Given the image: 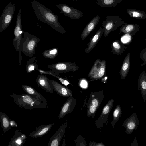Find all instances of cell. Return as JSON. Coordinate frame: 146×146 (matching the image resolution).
I'll return each instance as SVG.
<instances>
[{
  "instance_id": "3957f363",
  "label": "cell",
  "mask_w": 146,
  "mask_h": 146,
  "mask_svg": "<svg viewBox=\"0 0 146 146\" xmlns=\"http://www.w3.org/2000/svg\"><path fill=\"white\" fill-rule=\"evenodd\" d=\"M24 36L21 42L20 49L21 52L29 57H31L35 54L36 48L38 47V43L40 39L28 32L24 31Z\"/></svg>"
},
{
  "instance_id": "52a82bcc",
  "label": "cell",
  "mask_w": 146,
  "mask_h": 146,
  "mask_svg": "<svg viewBox=\"0 0 146 146\" xmlns=\"http://www.w3.org/2000/svg\"><path fill=\"white\" fill-rule=\"evenodd\" d=\"M15 10L14 4L10 2L3 10L0 19V32L6 29L11 23Z\"/></svg>"
},
{
  "instance_id": "74e56055",
  "label": "cell",
  "mask_w": 146,
  "mask_h": 146,
  "mask_svg": "<svg viewBox=\"0 0 146 146\" xmlns=\"http://www.w3.org/2000/svg\"><path fill=\"white\" fill-rule=\"evenodd\" d=\"M131 146H138L137 143V141L136 138H135V139H134L133 141V142L132 143H131Z\"/></svg>"
},
{
  "instance_id": "7402d4cb",
  "label": "cell",
  "mask_w": 146,
  "mask_h": 146,
  "mask_svg": "<svg viewBox=\"0 0 146 146\" xmlns=\"http://www.w3.org/2000/svg\"><path fill=\"white\" fill-rule=\"evenodd\" d=\"M139 27V25L137 24L126 23L122 25L118 34L122 33H128L133 36L137 33Z\"/></svg>"
},
{
  "instance_id": "ac0fdd59",
  "label": "cell",
  "mask_w": 146,
  "mask_h": 146,
  "mask_svg": "<svg viewBox=\"0 0 146 146\" xmlns=\"http://www.w3.org/2000/svg\"><path fill=\"white\" fill-rule=\"evenodd\" d=\"M0 121L4 133L17 125L14 121L11 119L5 113L1 111H0Z\"/></svg>"
},
{
  "instance_id": "7a4b0ae2",
  "label": "cell",
  "mask_w": 146,
  "mask_h": 146,
  "mask_svg": "<svg viewBox=\"0 0 146 146\" xmlns=\"http://www.w3.org/2000/svg\"><path fill=\"white\" fill-rule=\"evenodd\" d=\"M11 97L19 107L26 109L33 110L35 108L45 109L48 108V103L42 102L27 94L17 95L14 93L10 94Z\"/></svg>"
},
{
  "instance_id": "e0dca14e",
  "label": "cell",
  "mask_w": 146,
  "mask_h": 146,
  "mask_svg": "<svg viewBox=\"0 0 146 146\" xmlns=\"http://www.w3.org/2000/svg\"><path fill=\"white\" fill-rule=\"evenodd\" d=\"M49 78L44 74H40L36 78V82L38 86L46 92L53 94V88L49 82Z\"/></svg>"
},
{
  "instance_id": "277c9868",
  "label": "cell",
  "mask_w": 146,
  "mask_h": 146,
  "mask_svg": "<svg viewBox=\"0 0 146 146\" xmlns=\"http://www.w3.org/2000/svg\"><path fill=\"white\" fill-rule=\"evenodd\" d=\"M21 11L19 9L17 15L16 25L14 30L15 37L13 41V44L16 51L18 52L19 65L22 64V58L20 49L21 42L24 31L23 30L21 23Z\"/></svg>"
},
{
  "instance_id": "8fae6325",
  "label": "cell",
  "mask_w": 146,
  "mask_h": 146,
  "mask_svg": "<svg viewBox=\"0 0 146 146\" xmlns=\"http://www.w3.org/2000/svg\"><path fill=\"white\" fill-rule=\"evenodd\" d=\"M139 124V121L136 113H134L126 119L122 124L126 128L125 133L131 134L134 130H136Z\"/></svg>"
},
{
  "instance_id": "2e32d148",
  "label": "cell",
  "mask_w": 146,
  "mask_h": 146,
  "mask_svg": "<svg viewBox=\"0 0 146 146\" xmlns=\"http://www.w3.org/2000/svg\"><path fill=\"white\" fill-rule=\"evenodd\" d=\"M103 90L95 92H91L88 104H91L98 109L104 98Z\"/></svg>"
},
{
  "instance_id": "d6986e66",
  "label": "cell",
  "mask_w": 146,
  "mask_h": 146,
  "mask_svg": "<svg viewBox=\"0 0 146 146\" xmlns=\"http://www.w3.org/2000/svg\"><path fill=\"white\" fill-rule=\"evenodd\" d=\"M100 19L99 15H97L87 24L81 34V37L82 40H84L95 28L98 23Z\"/></svg>"
},
{
  "instance_id": "4fadbf2b",
  "label": "cell",
  "mask_w": 146,
  "mask_h": 146,
  "mask_svg": "<svg viewBox=\"0 0 146 146\" xmlns=\"http://www.w3.org/2000/svg\"><path fill=\"white\" fill-rule=\"evenodd\" d=\"M68 122L66 120L50 138L48 146H59L61 141L64 135Z\"/></svg>"
},
{
  "instance_id": "484cf974",
  "label": "cell",
  "mask_w": 146,
  "mask_h": 146,
  "mask_svg": "<svg viewBox=\"0 0 146 146\" xmlns=\"http://www.w3.org/2000/svg\"><path fill=\"white\" fill-rule=\"evenodd\" d=\"M112 52L114 54L120 55L125 50L124 44L119 40L113 41L111 44Z\"/></svg>"
},
{
  "instance_id": "8992f818",
  "label": "cell",
  "mask_w": 146,
  "mask_h": 146,
  "mask_svg": "<svg viewBox=\"0 0 146 146\" xmlns=\"http://www.w3.org/2000/svg\"><path fill=\"white\" fill-rule=\"evenodd\" d=\"M106 61L100 59L96 60L88 74L90 81L97 80L102 78L106 73Z\"/></svg>"
},
{
  "instance_id": "f1b7e54d",
  "label": "cell",
  "mask_w": 146,
  "mask_h": 146,
  "mask_svg": "<svg viewBox=\"0 0 146 146\" xmlns=\"http://www.w3.org/2000/svg\"><path fill=\"white\" fill-rule=\"evenodd\" d=\"M122 0H97V4L102 7H114Z\"/></svg>"
},
{
  "instance_id": "5b68a950",
  "label": "cell",
  "mask_w": 146,
  "mask_h": 146,
  "mask_svg": "<svg viewBox=\"0 0 146 146\" xmlns=\"http://www.w3.org/2000/svg\"><path fill=\"white\" fill-rule=\"evenodd\" d=\"M124 23L123 19L118 16H107L102 21V26L104 29V37H107L111 32L115 31Z\"/></svg>"
},
{
  "instance_id": "ab89813d",
  "label": "cell",
  "mask_w": 146,
  "mask_h": 146,
  "mask_svg": "<svg viewBox=\"0 0 146 146\" xmlns=\"http://www.w3.org/2000/svg\"><path fill=\"white\" fill-rule=\"evenodd\" d=\"M72 0V1H76L77 0Z\"/></svg>"
},
{
  "instance_id": "603a6c76",
  "label": "cell",
  "mask_w": 146,
  "mask_h": 146,
  "mask_svg": "<svg viewBox=\"0 0 146 146\" xmlns=\"http://www.w3.org/2000/svg\"><path fill=\"white\" fill-rule=\"evenodd\" d=\"M22 87L27 94L37 98L41 102L48 103L44 97L32 87L28 85H23Z\"/></svg>"
},
{
  "instance_id": "ba28073f",
  "label": "cell",
  "mask_w": 146,
  "mask_h": 146,
  "mask_svg": "<svg viewBox=\"0 0 146 146\" xmlns=\"http://www.w3.org/2000/svg\"><path fill=\"white\" fill-rule=\"evenodd\" d=\"M47 67L57 74L70 72H75L79 68V67L74 63L68 62H60L49 65Z\"/></svg>"
},
{
  "instance_id": "30bf717a",
  "label": "cell",
  "mask_w": 146,
  "mask_h": 146,
  "mask_svg": "<svg viewBox=\"0 0 146 146\" xmlns=\"http://www.w3.org/2000/svg\"><path fill=\"white\" fill-rule=\"evenodd\" d=\"M56 5L60 10V13H62L72 19H78L83 16V13L81 11L70 7L66 4H56Z\"/></svg>"
},
{
  "instance_id": "1f68e13d",
  "label": "cell",
  "mask_w": 146,
  "mask_h": 146,
  "mask_svg": "<svg viewBox=\"0 0 146 146\" xmlns=\"http://www.w3.org/2000/svg\"><path fill=\"white\" fill-rule=\"evenodd\" d=\"M58 54V50L56 48H53L44 51L42 54L45 58L53 59L56 57Z\"/></svg>"
},
{
  "instance_id": "9a60e30c",
  "label": "cell",
  "mask_w": 146,
  "mask_h": 146,
  "mask_svg": "<svg viewBox=\"0 0 146 146\" xmlns=\"http://www.w3.org/2000/svg\"><path fill=\"white\" fill-rule=\"evenodd\" d=\"M27 136L21 130H16L9 142L8 146H23Z\"/></svg>"
},
{
  "instance_id": "d6a6232c",
  "label": "cell",
  "mask_w": 146,
  "mask_h": 146,
  "mask_svg": "<svg viewBox=\"0 0 146 146\" xmlns=\"http://www.w3.org/2000/svg\"><path fill=\"white\" fill-rule=\"evenodd\" d=\"M87 116L88 117H91L92 119H94L98 108L91 104H87Z\"/></svg>"
},
{
  "instance_id": "9c48e42d",
  "label": "cell",
  "mask_w": 146,
  "mask_h": 146,
  "mask_svg": "<svg viewBox=\"0 0 146 146\" xmlns=\"http://www.w3.org/2000/svg\"><path fill=\"white\" fill-rule=\"evenodd\" d=\"M114 99H110L105 106L99 117L95 121V123L97 128H102L104 124L107 121L109 114L112 108L114 103Z\"/></svg>"
},
{
  "instance_id": "836d02e7",
  "label": "cell",
  "mask_w": 146,
  "mask_h": 146,
  "mask_svg": "<svg viewBox=\"0 0 146 146\" xmlns=\"http://www.w3.org/2000/svg\"><path fill=\"white\" fill-rule=\"evenodd\" d=\"M132 36L130 34L125 33L121 38V42L124 44H127L130 43L132 39Z\"/></svg>"
},
{
  "instance_id": "8d00e7d4",
  "label": "cell",
  "mask_w": 146,
  "mask_h": 146,
  "mask_svg": "<svg viewBox=\"0 0 146 146\" xmlns=\"http://www.w3.org/2000/svg\"><path fill=\"white\" fill-rule=\"evenodd\" d=\"M89 146H105V145L102 143H96L93 141L92 142H90L89 144Z\"/></svg>"
},
{
  "instance_id": "4dcf8cb0",
  "label": "cell",
  "mask_w": 146,
  "mask_h": 146,
  "mask_svg": "<svg viewBox=\"0 0 146 146\" xmlns=\"http://www.w3.org/2000/svg\"><path fill=\"white\" fill-rule=\"evenodd\" d=\"M122 111L120 105H117L114 110L113 114V119L111 125L114 128L115 124L120 118L122 114Z\"/></svg>"
},
{
  "instance_id": "cb8c5ba5",
  "label": "cell",
  "mask_w": 146,
  "mask_h": 146,
  "mask_svg": "<svg viewBox=\"0 0 146 146\" xmlns=\"http://www.w3.org/2000/svg\"><path fill=\"white\" fill-rule=\"evenodd\" d=\"M138 90H140L144 102L146 100V73L143 71L139 76L138 81Z\"/></svg>"
},
{
  "instance_id": "e575fe53",
  "label": "cell",
  "mask_w": 146,
  "mask_h": 146,
  "mask_svg": "<svg viewBox=\"0 0 146 146\" xmlns=\"http://www.w3.org/2000/svg\"><path fill=\"white\" fill-rule=\"evenodd\" d=\"M139 56L140 59L143 61V64H141V66H143L146 64V48L141 50Z\"/></svg>"
},
{
  "instance_id": "44dd1931",
  "label": "cell",
  "mask_w": 146,
  "mask_h": 146,
  "mask_svg": "<svg viewBox=\"0 0 146 146\" xmlns=\"http://www.w3.org/2000/svg\"><path fill=\"white\" fill-rule=\"evenodd\" d=\"M104 29L103 27L100 28L96 33L91 38L87 47L85 48L86 53L90 52L95 46L104 33Z\"/></svg>"
},
{
  "instance_id": "f546056e",
  "label": "cell",
  "mask_w": 146,
  "mask_h": 146,
  "mask_svg": "<svg viewBox=\"0 0 146 146\" xmlns=\"http://www.w3.org/2000/svg\"><path fill=\"white\" fill-rule=\"evenodd\" d=\"M35 56L30 58L27 61L26 66V70L27 73H29L36 70L38 65L36 61Z\"/></svg>"
},
{
  "instance_id": "7c38bea8",
  "label": "cell",
  "mask_w": 146,
  "mask_h": 146,
  "mask_svg": "<svg viewBox=\"0 0 146 146\" xmlns=\"http://www.w3.org/2000/svg\"><path fill=\"white\" fill-rule=\"evenodd\" d=\"M77 100L72 96H70L62 105L60 112L58 118H62L66 115L70 113L74 110Z\"/></svg>"
},
{
  "instance_id": "d590c367",
  "label": "cell",
  "mask_w": 146,
  "mask_h": 146,
  "mask_svg": "<svg viewBox=\"0 0 146 146\" xmlns=\"http://www.w3.org/2000/svg\"><path fill=\"white\" fill-rule=\"evenodd\" d=\"M79 84L80 87L82 88L85 89L87 88L88 82L87 81L84 79L80 80Z\"/></svg>"
},
{
  "instance_id": "ffe728a7",
  "label": "cell",
  "mask_w": 146,
  "mask_h": 146,
  "mask_svg": "<svg viewBox=\"0 0 146 146\" xmlns=\"http://www.w3.org/2000/svg\"><path fill=\"white\" fill-rule=\"evenodd\" d=\"M54 125V123L40 125L36 127L35 131L30 133L29 136L33 138L41 137L47 133Z\"/></svg>"
},
{
  "instance_id": "4316f807",
  "label": "cell",
  "mask_w": 146,
  "mask_h": 146,
  "mask_svg": "<svg viewBox=\"0 0 146 146\" xmlns=\"http://www.w3.org/2000/svg\"><path fill=\"white\" fill-rule=\"evenodd\" d=\"M127 12L132 17L141 20L146 19V13L143 11L129 9L127 10Z\"/></svg>"
},
{
  "instance_id": "d4e9b609",
  "label": "cell",
  "mask_w": 146,
  "mask_h": 146,
  "mask_svg": "<svg viewBox=\"0 0 146 146\" xmlns=\"http://www.w3.org/2000/svg\"><path fill=\"white\" fill-rule=\"evenodd\" d=\"M130 53L129 52L126 56L122 64L120 74L122 79L124 80L126 78L130 68Z\"/></svg>"
},
{
  "instance_id": "6da1fadb",
  "label": "cell",
  "mask_w": 146,
  "mask_h": 146,
  "mask_svg": "<svg viewBox=\"0 0 146 146\" xmlns=\"http://www.w3.org/2000/svg\"><path fill=\"white\" fill-rule=\"evenodd\" d=\"M31 4L38 20L50 26L59 33H66L65 29L58 22L57 15L36 0H32Z\"/></svg>"
},
{
  "instance_id": "5bb4252c",
  "label": "cell",
  "mask_w": 146,
  "mask_h": 146,
  "mask_svg": "<svg viewBox=\"0 0 146 146\" xmlns=\"http://www.w3.org/2000/svg\"><path fill=\"white\" fill-rule=\"evenodd\" d=\"M49 80L53 89L58 94L65 97L72 96V91L67 87H65L58 82L50 79Z\"/></svg>"
},
{
  "instance_id": "f35d334b",
  "label": "cell",
  "mask_w": 146,
  "mask_h": 146,
  "mask_svg": "<svg viewBox=\"0 0 146 146\" xmlns=\"http://www.w3.org/2000/svg\"><path fill=\"white\" fill-rule=\"evenodd\" d=\"M107 79V77L106 76L102 77V79L101 82L104 83L106 82V80Z\"/></svg>"
},
{
  "instance_id": "83f0119b",
  "label": "cell",
  "mask_w": 146,
  "mask_h": 146,
  "mask_svg": "<svg viewBox=\"0 0 146 146\" xmlns=\"http://www.w3.org/2000/svg\"><path fill=\"white\" fill-rule=\"evenodd\" d=\"M40 73H42L44 74H48L53 76L57 78L66 87L69 84L72 85L70 82L66 79L63 78L59 76L58 74H56L52 71L45 70L37 68L36 69Z\"/></svg>"
}]
</instances>
